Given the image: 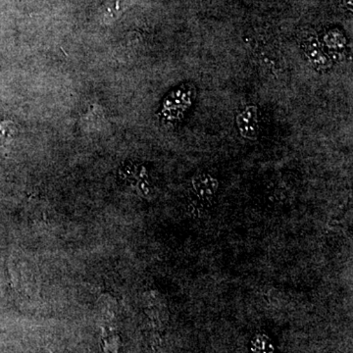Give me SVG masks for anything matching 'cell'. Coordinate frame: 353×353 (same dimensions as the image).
Returning <instances> with one entry per match:
<instances>
[{"label":"cell","instance_id":"6","mask_svg":"<svg viewBox=\"0 0 353 353\" xmlns=\"http://www.w3.org/2000/svg\"><path fill=\"white\" fill-rule=\"evenodd\" d=\"M11 127H12L11 122L4 121V122L0 123V146L3 145L10 137Z\"/></svg>","mask_w":353,"mask_h":353},{"label":"cell","instance_id":"3","mask_svg":"<svg viewBox=\"0 0 353 353\" xmlns=\"http://www.w3.org/2000/svg\"><path fill=\"white\" fill-rule=\"evenodd\" d=\"M304 52L317 69H327L331 66V60L322 50L319 41L309 39L303 44Z\"/></svg>","mask_w":353,"mask_h":353},{"label":"cell","instance_id":"5","mask_svg":"<svg viewBox=\"0 0 353 353\" xmlns=\"http://www.w3.org/2000/svg\"><path fill=\"white\" fill-rule=\"evenodd\" d=\"M252 350L254 353H273V345L268 336L259 334L252 341Z\"/></svg>","mask_w":353,"mask_h":353},{"label":"cell","instance_id":"4","mask_svg":"<svg viewBox=\"0 0 353 353\" xmlns=\"http://www.w3.org/2000/svg\"><path fill=\"white\" fill-rule=\"evenodd\" d=\"M134 0H109L102 9L101 17L104 23L115 20L123 11L131 6Z\"/></svg>","mask_w":353,"mask_h":353},{"label":"cell","instance_id":"1","mask_svg":"<svg viewBox=\"0 0 353 353\" xmlns=\"http://www.w3.org/2000/svg\"><path fill=\"white\" fill-rule=\"evenodd\" d=\"M236 127L241 136L250 141H256L260 131L259 108L255 105L246 106L236 115Z\"/></svg>","mask_w":353,"mask_h":353},{"label":"cell","instance_id":"2","mask_svg":"<svg viewBox=\"0 0 353 353\" xmlns=\"http://www.w3.org/2000/svg\"><path fill=\"white\" fill-rule=\"evenodd\" d=\"M192 187L199 201L210 203L217 194L219 182L214 176L208 172H201L192 178Z\"/></svg>","mask_w":353,"mask_h":353}]
</instances>
